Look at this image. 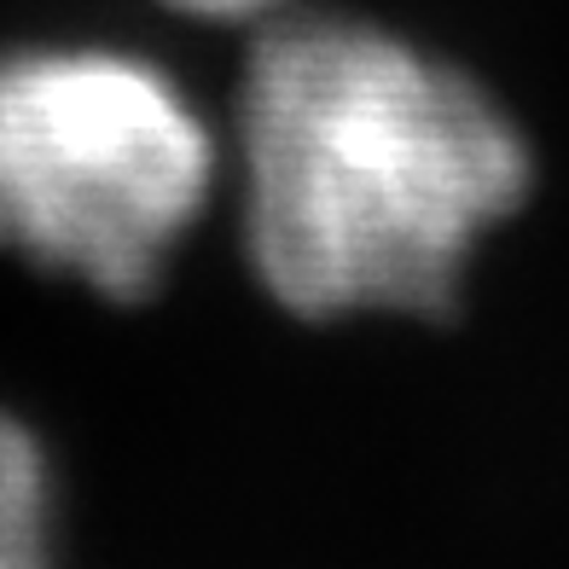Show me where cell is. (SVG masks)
<instances>
[{
    "label": "cell",
    "mask_w": 569,
    "mask_h": 569,
    "mask_svg": "<svg viewBox=\"0 0 569 569\" xmlns=\"http://www.w3.org/2000/svg\"><path fill=\"white\" fill-rule=\"evenodd\" d=\"M163 7L187 18H210V23H262L284 12V0H163Z\"/></svg>",
    "instance_id": "277c9868"
},
{
    "label": "cell",
    "mask_w": 569,
    "mask_h": 569,
    "mask_svg": "<svg viewBox=\"0 0 569 569\" xmlns=\"http://www.w3.org/2000/svg\"><path fill=\"white\" fill-rule=\"evenodd\" d=\"M221 146L163 64L99 41L0 59V250L146 302L203 221Z\"/></svg>",
    "instance_id": "7a4b0ae2"
},
{
    "label": "cell",
    "mask_w": 569,
    "mask_h": 569,
    "mask_svg": "<svg viewBox=\"0 0 569 569\" xmlns=\"http://www.w3.org/2000/svg\"><path fill=\"white\" fill-rule=\"evenodd\" d=\"M244 256L302 320L442 315L529 192V146L459 64L343 12H273L239 82Z\"/></svg>",
    "instance_id": "6da1fadb"
},
{
    "label": "cell",
    "mask_w": 569,
    "mask_h": 569,
    "mask_svg": "<svg viewBox=\"0 0 569 569\" xmlns=\"http://www.w3.org/2000/svg\"><path fill=\"white\" fill-rule=\"evenodd\" d=\"M0 569H59L53 558V471L12 412H0Z\"/></svg>",
    "instance_id": "3957f363"
}]
</instances>
